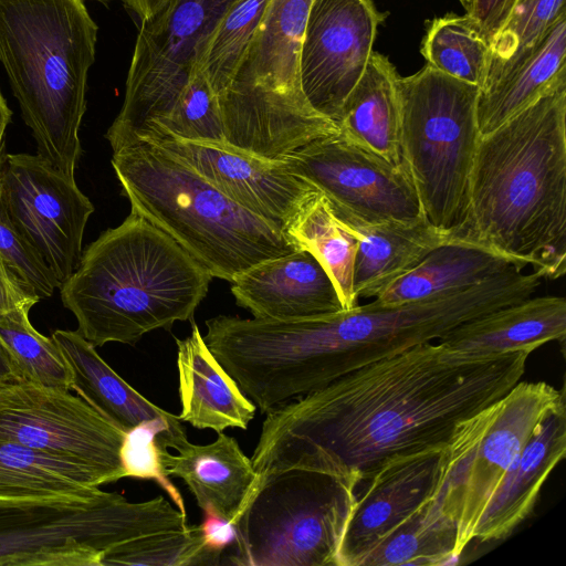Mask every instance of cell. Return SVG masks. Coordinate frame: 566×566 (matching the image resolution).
<instances>
[{
  "label": "cell",
  "mask_w": 566,
  "mask_h": 566,
  "mask_svg": "<svg viewBox=\"0 0 566 566\" xmlns=\"http://www.w3.org/2000/svg\"><path fill=\"white\" fill-rule=\"evenodd\" d=\"M530 354L462 355L423 343L282 403L266 412L251 458L259 488L331 464L361 482L395 455L443 449L458 423L521 380Z\"/></svg>",
  "instance_id": "cell-1"
},
{
  "label": "cell",
  "mask_w": 566,
  "mask_h": 566,
  "mask_svg": "<svg viewBox=\"0 0 566 566\" xmlns=\"http://www.w3.org/2000/svg\"><path fill=\"white\" fill-rule=\"evenodd\" d=\"M458 238L542 279L566 272V81L480 136Z\"/></svg>",
  "instance_id": "cell-2"
},
{
  "label": "cell",
  "mask_w": 566,
  "mask_h": 566,
  "mask_svg": "<svg viewBox=\"0 0 566 566\" xmlns=\"http://www.w3.org/2000/svg\"><path fill=\"white\" fill-rule=\"evenodd\" d=\"M211 280L169 235L130 211L82 252L60 296L95 347L134 345L154 329L192 321Z\"/></svg>",
  "instance_id": "cell-3"
},
{
  "label": "cell",
  "mask_w": 566,
  "mask_h": 566,
  "mask_svg": "<svg viewBox=\"0 0 566 566\" xmlns=\"http://www.w3.org/2000/svg\"><path fill=\"white\" fill-rule=\"evenodd\" d=\"M97 25L84 0H0V62L38 155L74 177Z\"/></svg>",
  "instance_id": "cell-4"
},
{
  "label": "cell",
  "mask_w": 566,
  "mask_h": 566,
  "mask_svg": "<svg viewBox=\"0 0 566 566\" xmlns=\"http://www.w3.org/2000/svg\"><path fill=\"white\" fill-rule=\"evenodd\" d=\"M112 166L130 211L169 235L212 277L231 283L250 266L298 249L154 143L114 151Z\"/></svg>",
  "instance_id": "cell-5"
},
{
  "label": "cell",
  "mask_w": 566,
  "mask_h": 566,
  "mask_svg": "<svg viewBox=\"0 0 566 566\" xmlns=\"http://www.w3.org/2000/svg\"><path fill=\"white\" fill-rule=\"evenodd\" d=\"M312 2L271 1L230 84L217 96L229 146L280 160L339 133L302 90L300 54Z\"/></svg>",
  "instance_id": "cell-6"
},
{
  "label": "cell",
  "mask_w": 566,
  "mask_h": 566,
  "mask_svg": "<svg viewBox=\"0 0 566 566\" xmlns=\"http://www.w3.org/2000/svg\"><path fill=\"white\" fill-rule=\"evenodd\" d=\"M188 525L161 495L130 502L98 488L80 496L0 499V566H101L122 543Z\"/></svg>",
  "instance_id": "cell-7"
},
{
  "label": "cell",
  "mask_w": 566,
  "mask_h": 566,
  "mask_svg": "<svg viewBox=\"0 0 566 566\" xmlns=\"http://www.w3.org/2000/svg\"><path fill=\"white\" fill-rule=\"evenodd\" d=\"M400 150L423 216L457 237L468 212L480 139V87L428 64L398 78Z\"/></svg>",
  "instance_id": "cell-8"
},
{
  "label": "cell",
  "mask_w": 566,
  "mask_h": 566,
  "mask_svg": "<svg viewBox=\"0 0 566 566\" xmlns=\"http://www.w3.org/2000/svg\"><path fill=\"white\" fill-rule=\"evenodd\" d=\"M359 483L346 468L294 469L266 479L235 522L230 563L338 566Z\"/></svg>",
  "instance_id": "cell-9"
},
{
  "label": "cell",
  "mask_w": 566,
  "mask_h": 566,
  "mask_svg": "<svg viewBox=\"0 0 566 566\" xmlns=\"http://www.w3.org/2000/svg\"><path fill=\"white\" fill-rule=\"evenodd\" d=\"M565 408L564 390L545 381H518L458 423L442 452L433 495L457 524L459 556L511 464L546 419Z\"/></svg>",
  "instance_id": "cell-10"
},
{
  "label": "cell",
  "mask_w": 566,
  "mask_h": 566,
  "mask_svg": "<svg viewBox=\"0 0 566 566\" xmlns=\"http://www.w3.org/2000/svg\"><path fill=\"white\" fill-rule=\"evenodd\" d=\"M234 1L168 0L140 21L123 106L105 134L113 151L142 142L169 115Z\"/></svg>",
  "instance_id": "cell-11"
},
{
  "label": "cell",
  "mask_w": 566,
  "mask_h": 566,
  "mask_svg": "<svg viewBox=\"0 0 566 566\" xmlns=\"http://www.w3.org/2000/svg\"><path fill=\"white\" fill-rule=\"evenodd\" d=\"M1 205L17 231L62 284L80 265L94 206L71 177L40 155L2 154Z\"/></svg>",
  "instance_id": "cell-12"
},
{
  "label": "cell",
  "mask_w": 566,
  "mask_h": 566,
  "mask_svg": "<svg viewBox=\"0 0 566 566\" xmlns=\"http://www.w3.org/2000/svg\"><path fill=\"white\" fill-rule=\"evenodd\" d=\"M124 434L71 390L23 380L0 384V439L87 464L109 483L124 478Z\"/></svg>",
  "instance_id": "cell-13"
},
{
  "label": "cell",
  "mask_w": 566,
  "mask_h": 566,
  "mask_svg": "<svg viewBox=\"0 0 566 566\" xmlns=\"http://www.w3.org/2000/svg\"><path fill=\"white\" fill-rule=\"evenodd\" d=\"M280 160L292 174L318 189L336 216L370 223L423 217L407 170L340 133L315 139Z\"/></svg>",
  "instance_id": "cell-14"
},
{
  "label": "cell",
  "mask_w": 566,
  "mask_h": 566,
  "mask_svg": "<svg viewBox=\"0 0 566 566\" xmlns=\"http://www.w3.org/2000/svg\"><path fill=\"white\" fill-rule=\"evenodd\" d=\"M387 14L373 0L312 2L300 54L301 84L311 106L335 124Z\"/></svg>",
  "instance_id": "cell-15"
},
{
  "label": "cell",
  "mask_w": 566,
  "mask_h": 566,
  "mask_svg": "<svg viewBox=\"0 0 566 566\" xmlns=\"http://www.w3.org/2000/svg\"><path fill=\"white\" fill-rule=\"evenodd\" d=\"M147 142L184 161L229 199L283 233L318 191L292 174L282 160L258 157L228 144L189 142L169 136Z\"/></svg>",
  "instance_id": "cell-16"
},
{
  "label": "cell",
  "mask_w": 566,
  "mask_h": 566,
  "mask_svg": "<svg viewBox=\"0 0 566 566\" xmlns=\"http://www.w3.org/2000/svg\"><path fill=\"white\" fill-rule=\"evenodd\" d=\"M443 450L395 455L359 483L365 488L357 489L338 566H356L381 536L434 494Z\"/></svg>",
  "instance_id": "cell-17"
},
{
  "label": "cell",
  "mask_w": 566,
  "mask_h": 566,
  "mask_svg": "<svg viewBox=\"0 0 566 566\" xmlns=\"http://www.w3.org/2000/svg\"><path fill=\"white\" fill-rule=\"evenodd\" d=\"M231 293L255 318L297 319L345 310L331 275L306 249L250 266L231 282Z\"/></svg>",
  "instance_id": "cell-18"
},
{
  "label": "cell",
  "mask_w": 566,
  "mask_h": 566,
  "mask_svg": "<svg viewBox=\"0 0 566 566\" xmlns=\"http://www.w3.org/2000/svg\"><path fill=\"white\" fill-rule=\"evenodd\" d=\"M177 454L160 449L165 473L180 478L205 512L235 524L259 489L252 460L223 432L208 444L187 442Z\"/></svg>",
  "instance_id": "cell-19"
},
{
  "label": "cell",
  "mask_w": 566,
  "mask_h": 566,
  "mask_svg": "<svg viewBox=\"0 0 566 566\" xmlns=\"http://www.w3.org/2000/svg\"><path fill=\"white\" fill-rule=\"evenodd\" d=\"M566 453V408L530 439L486 502L471 541L504 539L532 513L541 489Z\"/></svg>",
  "instance_id": "cell-20"
},
{
  "label": "cell",
  "mask_w": 566,
  "mask_h": 566,
  "mask_svg": "<svg viewBox=\"0 0 566 566\" xmlns=\"http://www.w3.org/2000/svg\"><path fill=\"white\" fill-rule=\"evenodd\" d=\"M176 345L181 405L178 418L217 433L228 428L245 430L256 406L213 356L193 321L190 335L176 338Z\"/></svg>",
  "instance_id": "cell-21"
},
{
  "label": "cell",
  "mask_w": 566,
  "mask_h": 566,
  "mask_svg": "<svg viewBox=\"0 0 566 566\" xmlns=\"http://www.w3.org/2000/svg\"><path fill=\"white\" fill-rule=\"evenodd\" d=\"M566 336L563 296L527 297L467 321L438 339L462 355L533 352Z\"/></svg>",
  "instance_id": "cell-22"
},
{
  "label": "cell",
  "mask_w": 566,
  "mask_h": 566,
  "mask_svg": "<svg viewBox=\"0 0 566 566\" xmlns=\"http://www.w3.org/2000/svg\"><path fill=\"white\" fill-rule=\"evenodd\" d=\"M336 217L358 239L353 276L357 298L376 297L430 252L454 238L450 232L434 227L424 216L413 221L376 223L349 216Z\"/></svg>",
  "instance_id": "cell-23"
},
{
  "label": "cell",
  "mask_w": 566,
  "mask_h": 566,
  "mask_svg": "<svg viewBox=\"0 0 566 566\" xmlns=\"http://www.w3.org/2000/svg\"><path fill=\"white\" fill-rule=\"evenodd\" d=\"M57 345L71 376V390L124 432L139 423L163 420L186 430L178 416L150 402L124 380L77 331L55 329Z\"/></svg>",
  "instance_id": "cell-24"
},
{
  "label": "cell",
  "mask_w": 566,
  "mask_h": 566,
  "mask_svg": "<svg viewBox=\"0 0 566 566\" xmlns=\"http://www.w3.org/2000/svg\"><path fill=\"white\" fill-rule=\"evenodd\" d=\"M398 78L389 59L373 51L342 106L336 125L353 143L405 168L400 150Z\"/></svg>",
  "instance_id": "cell-25"
},
{
  "label": "cell",
  "mask_w": 566,
  "mask_h": 566,
  "mask_svg": "<svg viewBox=\"0 0 566 566\" xmlns=\"http://www.w3.org/2000/svg\"><path fill=\"white\" fill-rule=\"evenodd\" d=\"M513 268L516 269L503 255L454 237L388 285L374 302L380 305H395L464 290Z\"/></svg>",
  "instance_id": "cell-26"
},
{
  "label": "cell",
  "mask_w": 566,
  "mask_h": 566,
  "mask_svg": "<svg viewBox=\"0 0 566 566\" xmlns=\"http://www.w3.org/2000/svg\"><path fill=\"white\" fill-rule=\"evenodd\" d=\"M566 81V14L548 30L532 53L509 75L480 92L476 116L485 135Z\"/></svg>",
  "instance_id": "cell-27"
},
{
  "label": "cell",
  "mask_w": 566,
  "mask_h": 566,
  "mask_svg": "<svg viewBox=\"0 0 566 566\" xmlns=\"http://www.w3.org/2000/svg\"><path fill=\"white\" fill-rule=\"evenodd\" d=\"M105 483L87 464L0 439V499L88 495Z\"/></svg>",
  "instance_id": "cell-28"
},
{
  "label": "cell",
  "mask_w": 566,
  "mask_h": 566,
  "mask_svg": "<svg viewBox=\"0 0 566 566\" xmlns=\"http://www.w3.org/2000/svg\"><path fill=\"white\" fill-rule=\"evenodd\" d=\"M458 528L432 495L381 536L356 566H437L450 564L457 553Z\"/></svg>",
  "instance_id": "cell-29"
},
{
  "label": "cell",
  "mask_w": 566,
  "mask_h": 566,
  "mask_svg": "<svg viewBox=\"0 0 566 566\" xmlns=\"http://www.w3.org/2000/svg\"><path fill=\"white\" fill-rule=\"evenodd\" d=\"M284 233L298 249L308 250L321 262L334 281L345 310L358 305L353 286L358 239L335 216L319 190L302 207Z\"/></svg>",
  "instance_id": "cell-30"
},
{
  "label": "cell",
  "mask_w": 566,
  "mask_h": 566,
  "mask_svg": "<svg viewBox=\"0 0 566 566\" xmlns=\"http://www.w3.org/2000/svg\"><path fill=\"white\" fill-rule=\"evenodd\" d=\"M420 52L429 66L483 88L490 42L467 13H448L428 21Z\"/></svg>",
  "instance_id": "cell-31"
},
{
  "label": "cell",
  "mask_w": 566,
  "mask_h": 566,
  "mask_svg": "<svg viewBox=\"0 0 566 566\" xmlns=\"http://www.w3.org/2000/svg\"><path fill=\"white\" fill-rule=\"evenodd\" d=\"M565 13V0H514L490 41L486 91L517 67Z\"/></svg>",
  "instance_id": "cell-32"
},
{
  "label": "cell",
  "mask_w": 566,
  "mask_h": 566,
  "mask_svg": "<svg viewBox=\"0 0 566 566\" xmlns=\"http://www.w3.org/2000/svg\"><path fill=\"white\" fill-rule=\"evenodd\" d=\"M0 343L7 350L18 380L46 388L71 390V376L54 339L39 333L29 312L0 321Z\"/></svg>",
  "instance_id": "cell-33"
},
{
  "label": "cell",
  "mask_w": 566,
  "mask_h": 566,
  "mask_svg": "<svg viewBox=\"0 0 566 566\" xmlns=\"http://www.w3.org/2000/svg\"><path fill=\"white\" fill-rule=\"evenodd\" d=\"M272 0H235L214 29L200 70L219 96L230 84Z\"/></svg>",
  "instance_id": "cell-34"
},
{
  "label": "cell",
  "mask_w": 566,
  "mask_h": 566,
  "mask_svg": "<svg viewBox=\"0 0 566 566\" xmlns=\"http://www.w3.org/2000/svg\"><path fill=\"white\" fill-rule=\"evenodd\" d=\"M222 552L211 548L199 525L138 537L107 551L101 566H209L219 565Z\"/></svg>",
  "instance_id": "cell-35"
},
{
  "label": "cell",
  "mask_w": 566,
  "mask_h": 566,
  "mask_svg": "<svg viewBox=\"0 0 566 566\" xmlns=\"http://www.w3.org/2000/svg\"><path fill=\"white\" fill-rule=\"evenodd\" d=\"M158 136L227 144L218 97L199 67L190 72L188 82L169 115L144 140Z\"/></svg>",
  "instance_id": "cell-36"
},
{
  "label": "cell",
  "mask_w": 566,
  "mask_h": 566,
  "mask_svg": "<svg viewBox=\"0 0 566 566\" xmlns=\"http://www.w3.org/2000/svg\"><path fill=\"white\" fill-rule=\"evenodd\" d=\"M0 255L18 277L40 300L49 298L61 283L39 253L17 231L9 220L0 198Z\"/></svg>",
  "instance_id": "cell-37"
},
{
  "label": "cell",
  "mask_w": 566,
  "mask_h": 566,
  "mask_svg": "<svg viewBox=\"0 0 566 566\" xmlns=\"http://www.w3.org/2000/svg\"><path fill=\"white\" fill-rule=\"evenodd\" d=\"M39 301L0 255V321L18 312H30Z\"/></svg>",
  "instance_id": "cell-38"
},
{
  "label": "cell",
  "mask_w": 566,
  "mask_h": 566,
  "mask_svg": "<svg viewBox=\"0 0 566 566\" xmlns=\"http://www.w3.org/2000/svg\"><path fill=\"white\" fill-rule=\"evenodd\" d=\"M514 0H473L467 14L490 42L506 19Z\"/></svg>",
  "instance_id": "cell-39"
},
{
  "label": "cell",
  "mask_w": 566,
  "mask_h": 566,
  "mask_svg": "<svg viewBox=\"0 0 566 566\" xmlns=\"http://www.w3.org/2000/svg\"><path fill=\"white\" fill-rule=\"evenodd\" d=\"M200 526L207 544L220 552L233 543L237 536L235 524L210 512H205V518Z\"/></svg>",
  "instance_id": "cell-40"
},
{
  "label": "cell",
  "mask_w": 566,
  "mask_h": 566,
  "mask_svg": "<svg viewBox=\"0 0 566 566\" xmlns=\"http://www.w3.org/2000/svg\"><path fill=\"white\" fill-rule=\"evenodd\" d=\"M139 19L146 20L159 12L168 0H122Z\"/></svg>",
  "instance_id": "cell-41"
},
{
  "label": "cell",
  "mask_w": 566,
  "mask_h": 566,
  "mask_svg": "<svg viewBox=\"0 0 566 566\" xmlns=\"http://www.w3.org/2000/svg\"><path fill=\"white\" fill-rule=\"evenodd\" d=\"M18 380L9 355L0 343V384Z\"/></svg>",
  "instance_id": "cell-42"
},
{
  "label": "cell",
  "mask_w": 566,
  "mask_h": 566,
  "mask_svg": "<svg viewBox=\"0 0 566 566\" xmlns=\"http://www.w3.org/2000/svg\"><path fill=\"white\" fill-rule=\"evenodd\" d=\"M12 112L0 91V158L3 154L4 135L11 122Z\"/></svg>",
  "instance_id": "cell-43"
},
{
  "label": "cell",
  "mask_w": 566,
  "mask_h": 566,
  "mask_svg": "<svg viewBox=\"0 0 566 566\" xmlns=\"http://www.w3.org/2000/svg\"><path fill=\"white\" fill-rule=\"evenodd\" d=\"M459 1L464 7L465 10H468L473 2V0H459Z\"/></svg>",
  "instance_id": "cell-44"
}]
</instances>
